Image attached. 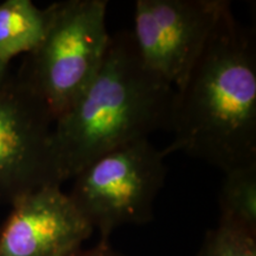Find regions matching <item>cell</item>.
Here are the masks:
<instances>
[{
    "label": "cell",
    "instance_id": "1",
    "mask_svg": "<svg viewBox=\"0 0 256 256\" xmlns=\"http://www.w3.org/2000/svg\"><path fill=\"white\" fill-rule=\"evenodd\" d=\"M256 42L232 5L184 82L174 89L164 156L183 152L220 168L256 164Z\"/></svg>",
    "mask_w": 256,
    "mask_h": 256
},
{
    "label": "cell",
    "instance_id": "2",
    "mask_svg": "<svg viewBox=\"0 0 256 256\" xmlns=\"http://www.w3.org/2000/svg\"><path fill=\"white\" fill-rule=\"evenodd\" d=\"M174 88L140 60L132 32L112 34L104 60L81 96L54 122L51 154L60 185L124 144L170 130Z\"/></svg>",
    "mask_w": 256,
    "mask_h": 256
},
{
    "label": "cell",
    "instance_id": "3",
    "mask_svg": "<svg viewBox=\"0 0 256 256\" xmlns=\"http://www.w3.org/2000/svg\"><path fill=\"white\" fill-rule=\"evenodd\" d=\"M106 0H64L46 8L48 26L16 76L54 119L72 107L100 70L112 34Z\"/></svg>",
    "mask_w": 256,
    "mask_h": 256
},
{
    "label": "cell",
    "instance_id": "4",
    "mask_svg": "<svg viewBox=\"0 0 256 256\" xmlns=\"http://www.w3.org/2000/svg\"><path fill=\"white\" fill-rule=\"evenodd\" d=\"M165 158L148 138L124 144L72 178L70 200L101 240H110L119 226L151 222L165 183Z\"/></svg>",
    "mask_w": 256,
    "mask_h": 256
},
{
    "label": "cell",
    "instance_id": "5",
    "mask_svg": "<svg viewBox=\"0 0 256 256\" xmlns=\"http://www.w3.org/2000/svg\"><path fill=\"white\" fill-rule=\"evenodd\" d=\"M229 6L226 0H138L130 32L142 62L178 88Z\"/></svg>",
    "mask_w": 256,
    "mask_h": 256
},
{
    "label": "cell",
    "instance_id": "6",
    "mask_svg": "<svg viewBox=\"0 0 256 256\" xmlns=\"http://www.w3.org/2000/svg\"><path fill=\"white\" fill-rule=\"evenodd\" d=\"M52 114L16 75L0 86V204L56 180Z\"/></svg>",
    "mask_w": 256,
    "mask_h": 256
},
{
    "label": "cell",
    "instance_id": "7",
    "mask_svg": "<svg viewBox=\"0 0 256 256\" xmlns=\"http://www.w3.org/2000/svg\"><path fill=\"white\" fill-rule=\"evenodd\" d=\"M94 232L60 185L28 192L0 226V256H72Z\"/></svg>",
    "mask_w": 256,
    "mask_h": 256
},
{
    "label": "cell",
    "instance_id": "8",
    "mask_svg": "<svg viewBox=\"0 0 256 256\" xmlns=\"http://www.w3.org/2000/svg\"><path fill=\"white\" fill-rule=\"evenodd\" d=\"M46 26V8H40L31 0L0 2V86L8 76L11 60L36 49Z\"/></svg>",
    "mask_w": 256,
    "mask_h": 256
},
{
    "label": "cell",
    "instance_id": "9",
    "mask_svg": "<svg viewBox=\"0 0 256 256\" xmlns=\"http://www.w3.org/2000/svg\"><path fill=\"white\" fill-rule=\"evenodd\" d=\"M220 224L256 238V164L224 174Z\"/></svg>",
    "mask_w": 256,
    "mask_h": 256
},
{
    "label": "cell",
    "instance_id": "10",
    "mask_svg": "<svg viewBox=\"0 0 256 256\" xmlns=\"http://www.w3.org/2000/svg\"><path fill=\"white\" fill-rule=\"evenodd\" d=\"M197 256H256V238L218 223L206 232Z\"/></svg>",
    "mask_w": 256,
    "mask_h": 256
},
{
    "label": "cell",
    "instance_id": "11",
    "mask_svg": "<svg viewBox=\"0 0 256 256\" xmlns=\"http://www.w3.org/2000/svg\"><path fill=\"white\" fill-rule=\"evenodd\" d=\"M72 256H122L112 247L110 240H100L94 247L83 249L81 248Z\"/></svg>",
    "mask_w": 256,
    "mask_h": 256
}]
</instances>
